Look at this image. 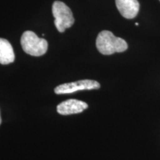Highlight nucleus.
Wrapping results in <instances>:
<instances>
[{
	"mask_svg": "<svg viewBox=\"0 0 160 160\" xmlns=\"http://www.w3.org/2000/svg\"><path fill=\"white\" fill-rule=\"evenodd\" d=\"M15 54L13 47L7 39L0 38V64L8 65L13 62Z\"/></svg>",
	"mask_w": 160,
	"mask_h": 160,
	"instance_id": "obj_7",
	"label": "nucleus"
},
{
	"mask_svg": "<svg viewBox=\"0 0 160 160\" xmlns=\"http://www.w3.org/2000/svg\"><path fill=\"white\" fill-rule=\"evenodd\" d=\"M99 88L100 84L98 82L91 79H84L60 85L55 88L54 92L57 94H68V93H72L79 91L97 90Z\"/></svg>",
	"mask_w": 160,
	"mask_h": 160,
	"instance_id": "obj_4",
	"label": "nucleus"
},
{
	"mask_svg": "<svg viewBox=\"0 0 160 160\" xmlns=\"http://www.w3.org/2000/svg\"><path fill=\"white\" fill-rule=\"evenodd\" d=\"M88 108L87 103L77 99H68L57 105V112L61 115L67 116L79 113Z\"/></svg>",
	"mask_w": 160,
	"mask_h": 160,
	"instance_id": "obj_5",
	"label": "nucleus"
},
{
	"mask_svg": "<svg viewBox=\"0 0 160 160\" xmlns=\"http://www.w3.org/2000/svg\"><path fill=\"white\" fill-rule=\"evenodd\" d=\"M96 45L103 55H111L114 53H121L128 49V44L123 39L117 37L112 32L102 31L98 35Z\"/></svg>",
	"mask_w": 160,
	"mask_h": 160,
	"instance_id": "obj_1",
	"label": "nucleus"
},
{
	"mask_svg": "<svg viewBox=\"0 0 160 160\" xmlns=\"http://www.w3.org/2000/svg\"><path fill=\"white\" fill-rule=\"evenodd\" d=\"M159 1H160V0H159Z\"/></svg>",
	"mask_w": 160,
	"mask_h": 160,
	"instance_id": "obj_9",
	"label": "nucleus"
},
{
	"mask_svg": "<svg viewBox=\"0 0 160 160\" xmlns=\"http://www.w3.org/2000/svg\"><path fill=\"white\" fill-rule=\"evenodd\" d=\"M52 13L54 17V24L58 31L63 33L74 23L75 19L71 10L65 3L55 1L52 6Z\"/></svg>",
	"mask_w": 160,
	"mask_h": 160,
	"instance_id": "obj_3",
	"label": "nucleus"
},
{
	"mask_svg": "<svg viewBox=\"0 0 160 160\" xmlns=\"http://www.w3.org/2000/svg\"><path fill=\"white\" fill-rule=\"evenodd\" d=\"M1 122H2V119H1V116H0V125H1Z\"/></svg>",
	"mask_w": 160,
	"mask_h": 160,
	"instance_id": "obj_8",
	"label": "nucleus"
},
{
	"mask_svg": "<svg viewBox=\"0 0 160 160\" xmlns=\"http://www.w3.org/2000/svg\"><path fill=\"white\" fill-rule=\"evenodd\" d=\"M119 13L126 19H133L139 11L138 0H115Z\"/></svg>",
	"mask_w": 160,
	"mask_h": 160,
	"instance_id": "obj_6",
	"label": "nucleus"
},
{
	"mask_svg": "<svg viewBox=\"0 0 160 160\" xmlns=\"http://www.w3.org/2000/svg\"><path fill=\"white\" fill-rule=\"evenodd\" d=\"M21 45L23 51L28 54L40 57L47 52L48 44L45 39L38 37L33 31H27L22 35Z\"/></svg>",
	"mask_w": 160,
	"mask_h": 160,
	"instance_id": "obj_2",
	"label": "nucleus"
}]
</instances>
